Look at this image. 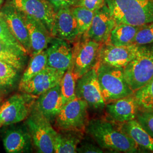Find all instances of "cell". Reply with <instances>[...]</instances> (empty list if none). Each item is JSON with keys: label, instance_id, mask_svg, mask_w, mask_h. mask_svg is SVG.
Wrapping results in <instances>:
<instances>
[{"label": "cell", "instance_id": "cb8c5ba5", "mask_svg": "<svg viewBox=\"0 0 153 153\" xmlns=\"http://www.w3.org/2000/svg\"><path fill=\"white\" fill-rule=\"evenodd\" d=\"M27 55L21 50L6 44L0 40V60L13 66L18 71L23 68Z\"/></svg>", "mask_w": 153, "mask_h": 153}, {"label": "cell", "instance_id": "4fadbf2b", "mask_svg": "<svg viewBox=\"0 0 153 153\" xmlns=\"http://www.w3.org/2000/svg\"><path fill=\"white\" fill-rule=\"evenodd\" d=\"M116 25V23L114 17L105 4L98 10L94 11L90 27L86 33L82 36L100 44L107 43Z\"/></svg>", "mask_w": 153, "mask_h": 153}, {"label": "cell", "instance_id": "d6986e66", "mask_svg": "<svg viewBox=\"0 0 153 153\" xmlns=\"http://www.w3.org/2000/svg\"><path fill=\"white\" fill-rule=\"evenodd\" d=\"M64 105L60 83L39 95L33 107L51 122H54Z\"/></svg>", "mask_w": 153, "mask_h": 153}, {"label": "cell", "instance_id": "74e56055", "mask_svg": "<svg viewBox=\"0 0 153 153\" xmlns=\"http://www.w3.org/2000/svg\"><path fill=\"white\" fill-rule=\"evenodd\" d=\"M2 125H1V124H0V128H1V127H2Z\"/></svg>", "mask_w": 153, "mask_h": 153}, {"label": "cell", "instance_id": "7c38bea8", "mask_svg": "<svg viewBox=\"0 0 153 153\" xmlns=\"http://www.w3.org/2000/svg\"><path fill=\"white\" fill-rule=\"evenodd\" d=\"M22 13L42 23L51 33L55 11L47 0H9Z\"/></svg>", "mask_w": 153, "mask_h": 153}, {"label": "cell", "instance_id": "3957f363", "mask_svg": "<svg viewBox=\"0 0 153 153\" xmlns=\"http://www.w3.org/2000/svg\"><path fill=\"white\" fill-rule=\"evenodd\" d=\"M95 68L105 104L134 94L126 80L124 68L99 62Z\"/></svg>", "mask_w": 153, "mask_h": 153}, {"label": "cell", "instance_id": "8992f818", "mask_svg": "<svg viewBox=\"0 0 153 153\" xmlns=\"http://www.w3.org/2000/svg\"><path fill=\"white\" fill-rule=\"evenodd\" d=\"M88 104L82 99L76 97L64 104L55 120L59 130L86 131L88 123Z\"/></svg>", "mask_w": 153, "mask_h": 153}, {"label": "cell", "instance_id": "d6a6232c", "mask_svg": "<svg viewBox=\"0 0 153 153\" xmlns=\"http://www.w3.org/2000/svg\"><path fill=\"white\" fill-rule=\"evenodd\" d=\"M104 4L105 0H78L76 6L83 7L94 12L98 10Z\"/></svg>", "mask_w": 153, "mask_h": 153}, {"label": "cell", "instance_id": "9c48e42d", "mask_svg": "<svg viewBox=\"0 0 153 153\" xmlns=\"http://www.w3.org/2000/svg\"><path fill=\"white\" fill-rule=\"evenodd\" d=\"M76 96L85 100L88 108L97 111L105 108L106 104L101 92L95 66L76 80Z\"/></svg>", "mask_w": 153, "mask_h": 153}, {"label": "cell", "instance_id": "52a82bcc", "mask_svg": "<svg viewBox=\"0 0 153 153\" xmlns=\"http://www.w3.org/2000/svg\"><path fill=\"white\" fill-rule=\"evenodd\" d=\"M38 97L22 92L11 95L0 106V124L3 126L25 120Z\"/></svg>", "mask_w": 153, "mask_h": 153}, {"label": "cell", "instance_id": "8fae6325", "mask_svg": "<svg viewBox=\"0 0 153 153\" xmlns=\"http://www.w3.org/2000/svg\"><path fill=\"white\" fill-rule=\"evenodd\" d=\"M0 12L4 17L13 36L25 49L27 55H31L30 41L22 12L17 9L10 1L2 6Z\"/></svg>", "mask_w": 153, "mask_h": 153}, {"label": "cell", "instance_id": "44dd1931", "mask_svg": "<svg viewBox=\"0 0 153 153\" xmlns=\"http://www.w3.org/2000/svg\"><path fill=\"white\" fill-rule=\"evenodd\" d=\"M118 124L117 126L121 131L131 138L141 149L153 153V137L142 128L136 119Z\"/></svg>", "mask_w": 153, "mask_h": 153}, {"label": "cell", "instance_id": "6da1fadb", "mask_svg": "<svg viewBox=\"0 0 153 153\" xmlns=\"http://www.w3.org/2000/svg\"><path fill=\"white\" fill-rule=\"evenodd\" d=\"M93 137L100 148L116 153H141L131 138L121 131L112 121L103 119L89 121L86 131Z\"/></svg>", "mask_w": 153, "mask_h": 153}, {"label": "cell", "instance_id": "5bb4252c", "mask_svg": "<svg viewBox=\"0 0 153 153\" xmlns=\"http://www.w3.org/2000/svg\"><path fill=\"white\" fill-rule=\"evenodd\" d=\"M65 72L47 66L27 82L19 85V89L22 93L38 97L60 83Z\"/></svg>", "mask_w": 153, "mask_h": 153}, {"label": "cell", "instance_id": "9a60e30c", "mask_svg": "<svg viewBox=\"0 0 153 153\" xmlns=\"http://www.w3.org/2000/svg\"><path fill=\"white\" fill-rule=\"evenodd\" d=\"M51 34L52 37L74 43L80 38L76 20L71 7L61 9L56 11Z\"/></svg>", "mask_w": 153, "mask_h": 153}, {"label": "cell", "instance_id": "ba28073f", "mask_svg": "<svg viewBox=\"0 0 153 153\" xmlns=\"http://www.w3.org/2000/svg\"><path fill=\"white\" fill-rule=\"evenodd\" d=\"M100 46V43L83 36L74 43L71 64L76 80L97 65Z\"/></svg>", "mask_w": 153, "mask_h": 153}, {"label": "cell", "instance_id": "4dcf8cb0", "mask_svg": "<svg viewBox=\"0 0 153 153\" xmlns=\"http://www.w3.org/2000/svg\"><path fill=\"white\" fill-rule=\"evenodd\" d=\"M137 45L153 43V22L142 25L134 40Z\"/></svg>", "mask_w": 153, "mask_h": 153}, {"label": "cell", "instance_id": "83f0119b", "mask_svg": "<svg viewBox=\"0 0 153 153\" xmlns=\"http://www.w3.org/2000/svg\"><path fill=\"white\" fill-rule=\"evenodd\" d=\"M71 10L76 20L79 33L81 37L90 27L94 12L79 6L72 7Z\"/></svg>", "mask_w": 153, "mask_h": 153}, {"label": "cell", "instance_id": "836d02e7", "mask_svg": "<svg viewBox=\"0 0 153 153\" xmlns=\"http://www.w3.org/2000/svg\"><path fill=\"white\" fill-rule=\"evenodd\" d=\"M52 6L55 11L61 9L74 7L76 6L78 0H47Z\"/></svg>", "mask_w": 153, "mask_h": 153}, {"label": "cell", "instance_id": "e575fe53", "mask_svg": "<svg viewBox=\"0 0 153 153\" xmlns=\"http://www.w3.org/2000/svg\"><path fill=\"white\" fill-rule=\"evenodd\" d=\"M76 153H103V150L102 148L93 143L86 142L78 146Z\"/></svg>", "mask_w": 153, "mask_h": 153}, {"label": "cell", "instance_id": "e0dca14e", "mask_svg": "<svg viewBox=\"0 0 153 153\" xmlns=\"http://www.w3.org/2000/svg\"><path fill=\"white\" fill-rule=\"evenodd\" d=\"M45 51L48 67L66 71L71 65L72 46L71 43L52 37Z\"/></svg>", "mask_w": 153, "mask_h": 153}, {"label": "cell", "instance_id": "484cf974", "mask_svg": "<svg viewBox=\"0 0 153 153\" xmlns=\"http://www.w3.org/2000/svg\"><path fill=\"white\" fill-rule=\"evenodd\" d=\"M76 78L74 75L73 66L71 64L64 74L60 82L61 93L62 96L64 104L76 97Z\"/></svg>", "mask_w": 153, "mask_h": 153}, {"label": "cell", "instance_id": "ffe728a7", "mask_svg": "<svg viewBox=\"0 0 153 153\" xmlns=\"http://www.w3.org/2000/svg\"><path fill=\"white\" fill-rule=\"evenodd\" d=\"M22 14L30 41L31 55L37 54L46 49L52 36L42 23L31 16Z\"/></svg>", "mask_w": 153, "mask_h": 153}, {"label": "cell", "instance_id": "7402d4cb", "mask_svg": "<svg viewBox=\"0 0 153 153\" xmlns=\"http://www.w3.org/2000/svg\"><path fill=\"white\" fill-rule=\"evenodd\" d=\"M54 141V153H76V149L82 140L81 131L59 130Z\"/></svg>", "mask_w": 153, "mask_h": 153}, {"label": "cell", "instance_id": "277c9868", "mask_svg": "<svg viewBox=\"0 0 153 153\" xmlns=\"http://www.w3.org/2000/svg\"><path fill=\"white\" fill-rule=\"evenodd\" d=\"M124 71L126 80L134 93L148 83L153 78V43L138 45L135 57Z\"/></svg>", "mask_w": 153, "mask_h": 153}, {"label": "cell", "instance_id": "d590c367", "mask_svg": "<svg viewBox=\"0 0 153 153\" xmlns=\"http://www.w3.org/2000/svg\"><path fill=\"white\" fill-rule=\"evenodd\" d=\"M4 2V0H0V9L2 7V6L3 5Z\"/></svg>", "mask_w": 153, "mask_h": 153}, {"label": "cell", "instance_id": "4316f807", "mask_svg": "<svg viewBox=\"0 0 153 153\" xmlns=\"http://www.w3.org/2000/svg\"><path fill=\"white\" fill-rule=\"evenodd\" d=\"M140 111H153V78L134 93Z\"/></svg>", "mask_w": 153, "mask_h": 153}, {"label": "cell", "instance_id": "f546056e", "mask_svg": "<svg viewBox=\"0 0 153 153\" xmlns=\"http://www.w3.org/2000/svg\"><path fill=\"white\" fill-rule=\"evenodd\" d=\"M0 40L8 44L11 47H13L16 48L21 50L23 52H25L27 55V52L25 49L17 41L16 39L13 36L11 33L9 28L8 27L5 19L2 13L0 12Z\"/></svg>", "mask_w": 153, "mask_h": 153}, {"label": "cell", "instance_id": "7a4b0ae2", "mask_svg": "<svg viewBox=\"0 0 153 153\" xmlns=\"http://www.w3.org/2000/svg\"><path fill=\"white\" fill-rule=\"evenodd\" d=\"M116 24L142 26L153 22V0H105Z\"/></svg>", "mask_w": 153, "mask_h": 153}, {"label": "cell", "instance_id": "603a6c76", "mask_svg": "<svg viewBox=\"0 0 153 153\" xmlns=\"http://www.w3.org/2000/svg\"><path fill=\"white\" fill-rule=\"evenodd\" d=\"M142 26L117 23L112 29L108 42L116 46H125L134 43L136 35Z\"/></svg>", "mask_w": 153, "mask_h": 153}, {"label": "cell", "instance_id": "f1b7e54d", "mask_svg": "<svg viewBox=\"0 0 153 153\" xmlns=\"http://www.w3.org/2000/svg\"><path fill=\"white\" fill-rule=\"evenodd\" d=\"M18 71L13 66L0 60V88L12 86L16 81Z\"/></svg>", "mask_w": 153, "mask_h": 153}, {"label": "cell", "instance_id": "5b68a950", "mask_svg": "<svg viewBox=\"0 0 153 153\" xmlns=\"http://www.w3.org/2000/svg\"><path fill=\"white\" fill-rule=\"evenodd\" d=\"M25 120L33 146L37 152L54 153V141L57 131L52 127L51 123L34 107Z\"/></svg>", "mask_w": 153, "mask_h": 153}, {"label": "cell", "instance_id": "1f68e13d", "mask_svg": "<svg viewBox=\"0 0 153 153\" xmlns=\"http://www.w3.org/2000/svg\"><path fill=\"white\" fill-rule=\"evenodd\" d=\"M136 119L142 128L153 137V111H140Z\"/></svg>", "mask_w": 153, "mask_h": 153}, {"label": "cell", "instance_id": "ac0fdd59", "mask_svg": "<svg viewBox=\"0 0 153 153\" xmlns=\"http://www.w3.org/2000/svg\"><path fill=\"white\" fill-rule=\"evenodd\" d=\"M105 109L112 121L117 124L136 119L140 111L134 94L107 103Z\"/></svg>", "mask_w": 153, "mask_h": 153}, {"label": "cell", "instance_id": "d4e9b609", "mask_svg": "<svg viewBox=\"0 0 153 153\" xmlns=\"http://www.w3.org/2000/svg\"><path fill=\"white\" fill-rule=\"evenodd\" d=\"M31 56L27 67L22 75L19 85L27 82L33 76L48 66L45 49L37 54Z\"/></svg>", "mask_w": 153, "mask_h": 153}, {"label": "cell", "instance_id": "8d00e7d4", "mask_svg": "<svg viewBox=\"0 0 153 153\" xmlns=\"http://www.w3.org/2000/svg\"><path fill=\"white\" fill-rule=\"evenodd\" d=\"M2 100V98H1V95H0V101Z\"/></svg>", "mask_w": 153, "mask_h": 153}, {"label": "cell", "instance_id": "2e32d148", "mask_svg": "<svg viewBox=\"0 0 153 153\" xmlns=\"http://www.w3.org/2000/svg\"><path fill=\"white\" fill-rule=\"evenodd\" d=\"M6 130L2 142L6 152L8 153H31L33 151L32 138L27 126H14Z\"/></svg>", "mask_w": 153, "mask_h": 153}, {"label": "cell", "instance_id": "30bf717a", "mask_svg": "<svg viewBox=\"0 0 153 153\" xmlns=\"http://www.w3.org/2000/svg\"><path fill=\"white\" fill-rule=\"evenodd\" d=\"M138 45L131 44L125 46H116L108 42L100 44L98 62L106 65L124 68L137 52Z\"/></svg>", "mask_w": 153, "mask_h": 153}]
</instances>
